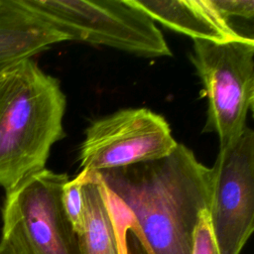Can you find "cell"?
Returning <instances> with one entry per match:
<instances>
[{"label":"cell","instance_id":"9","mask_svg":"<svg viewBox=\"0 0 254 254\" xmlns=\"http://www.w3.org/2000/svg\"><path fill=\"white\" fill-rule=\"evenodd\" d=\"M154 22L192 40L228 43L248 39L240 35L211 0H131Z\"/></svg>","mask_w":254,"mask_h":254},{"label":"cell","instance_id":"12","mask_svg":"<svg viewBox=\"0 0 254 254\" xmlns=\"http://www.w3.org/2000/svg\"><path fill=\"white\" fill-rule=\"evenodd\" d=\"M216 9L226 18L238 17L252 20L254 17L253 0H211Z\"/></svg>","mask_w":254,"mask_h":254},{"label":"cell","instance_id":"7","mask_svg":"<svg viewBox=\"0 0 254 254\" xmlns=\"http://www.w3.org/2000/svg\"><path fill=\"white\" fill-rule=\"evenodd\" d=\"M211 169L208 215L219 254H240L254 230V132L219 148Z\"/></svg>","mask_w":254,"mask_h":254},{"label":"cell","instance_id":"10","mask_svg":"<svg viewBox=\"0 0 254 254\" xmlns=\"http://www.w3.org/2000/svg\"><path fill=\"white\" fill-rule=\"evenodd\" d=\"M65 41L66 34L23 0H0V69Z\"/></svg>","mask_w":254,"mask_h":254},{"label":"cell","instance_id":"13","mask_svg":"<svg viewBox=\"0 0 254 254\" xmlns=\"http://www.w3.org/2000/svg\"><path fill=\"white\" fill-rule=\"evenodd\" d=\"M126 245L127 254H148L142 243L131 231H127L126 234Z\"/></svg>","mask_w":254,"mask_h":254},{"label":"cell","instance_id":"5","mask_svg":"<svg viewBox=\"0 0 254 254\" xmlns=\"http://www.w3.org/2000/svg\"><path fill=\"white\" fill-rule=\"evenodd\" d=\"M67 181L66 174L44 169L6 191L0 241L13 254H79L62 202Z\"/></svg>","mask_w":254,"mask_h":254},{"label":"cell","instance_id":"14","mask_svg":"<svg viewBox=\"0 0 254 254\" xmlns=\"http://www.w3.org/2000/svg\"><path fill=\"white\" fill-rule=\"evenodd\" d=\"M129 231H131V232H133V233L135 234V236H136V237L139 239V241L142 243V245L144 246V248L146 249V251H147V253H148V254H154V252L152 251V249L150 248V246H149V245L144 241V239H143V238H142L138 233H136V232H135V231H133V230H129Z\"/></svg>","mask_w":254,"mask_h":254},{"label":"cell","instance_id":"2","mask_svg":"<svg viewBox=\"0 0 254 254\" xmlns=\"http://www.w3.org/2000/svg\"><path fill=\"white\" fill-rule=\"evenodd\" d=\"M65 95L33 58L0 69V186L10 190L46 169L64 138Z\"/></svg>","mask_w":254,"mask_h":254},{"label":"cell","instance_id":"3","mask_svg":"<svg viewBox=\"0 0 254 254\" xmlns=\"http://www.w3.org/2000/svg\"><path fill=\"white\" fill-rule=\"evenodd\" d=\"M70 41L144 58L171 57L155 22L131 0H23Z\"/></svg>","mask_w":254,"mask_h":254},{"label":"cell","instance_id":"11","mask_svg":"<svg viewBox=\"0 0 254 254\" xmlns=\"http://www.w3.org/2000/svg\"><path fill=\"white\" fill-rule=\"evenodd\" d=\"M85 179V172L80 171L72 180H68L63 187L62 202L69 223L77 235L82 226L83 218V192L82 186Z\"/></svg>","mask_w":254,"mask_h":254},{"label":"cell","instance_id":"1","mask_svg":"<svg viewBox=\"0 0 254 254\" xmlns=\"http://www.w3.org/2000/svg\"><path fill=\"white\" fill-rule=\"evenodd\" d=\"M125 210L128 230L154 254H191L192 235L208 209L211 169L183 144L162 159L97 172Z\"/></svg>","mask_w":254,"mask_h":254},{"label":"cell","instance_id":"15","mask_svg":"<svg viewBox=\"0 0 254 254\" xmlns=\"http://www.w3.org/2000/svg\"><path fill=\"white\" fill-rule=\"evenodd\" d=\"M0 254H13V253L4 243H0Z\"/></svg>","mask_w":254,"mask_h":254},{"label":"cell","instance_id":"6","mask_svg":"<svg viewBox=\"0 0 254 254\" xmlns=\"http://www.w3.org/2000/svg\"><path fill=\"white\" fill-rule=\"evenodd\" d=\"M178 144L162 115L144 107L124 108L89 124L79 163L88 173L124 168L167 157Z\"/></svg>","mask_w":254,"mask_h":254},{"label":"cell","instance_id":"4","mask_svg":"<svg viewBox=\"0 0 254 254\" xmlns=\"http://www.w3.org/2000/svg\"><path fill=\"white\" fill-rule=\"evenodd\" d=\"M190 59L207 99L203 132L223 148L246 129L254 104V40L212 43L193 40Z\"/></svg>","mask_w":254,"mask_h":254},{"label":"cell","instance_id":"8","mask_svg":"<svg viewBox=\"0 0 254 254\" xmlns=\"http://www.w3.org/2000/svg\"><path fill=\"white\" fill-rule=\"evenodd\" d=\"M82 192V226L76 235L79 254H127L124 212L97 173L85 172Z\"/></svg>","mask_w":254,"mask_h":254}]
</instances>
